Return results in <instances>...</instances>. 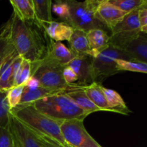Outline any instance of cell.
<instances>
[{"label":"cell","instance_id":"cell-34","mask_svg":"<svg viewBox=\"0 0 147 147\" xmlns=\"http://www.w3.org/2000/svg\"><path fill=\"white\" fill-rule=\"evenodd\" d=\"M139 18L141 27L147 24V0H145L144 3L139 9ZM142 28V27H141Z\"/></svg>","mask_w":147,"mask_h":147},{"label":"cell","instance_id":"cell-18","mask_svg":"<svg viewBox=\"0 0 147 147\" xmlns=\"http://www.w3.org/2000/svg\"><path fill=\"white\" fill-rule=\"evenodd\" d=\"M82 87L83 86L79 88L66 90L65 93L72 100H73V102L77 106H78L82 110L84 111L88 115L94 112L101 111V110L89 99Z\"/></svg>","mask_w":147,"mask_h":147},{"label":"cell","instance_id":"cell-3","mask_svg":"<svg viewBox=\"0 0 147 147\" xmlns=\"http://www.w3.org/2000/svg\"><path fill=\"white\" fill-rule=\"evenodd\" d=\"M31 105L43 114L62 121L70 119L84 121L88 116L65 92L37 100Z\"/></svg>","mask_w":147,"mask_h":147},{"label":"cell","instance_id":"cell-4","mask_svg":"<svg viewBox=\"0 0 147 147\" xmlns=\"http://www.w3.org/2000/svg\"><path fill=\"white\" fill-rule=\"evenodd\" d=\"M66 2L69 7V16L65 23L73 29L82 30L86 33L95 29L103 30L107 29L96 17V10L100 0L84 1L66 0Z\"/></svg>","mask_w":147,"mask_h":147},{"label":"cell","instance_id":"cell-17","mask_svg":"<svg viewBox=\"0 0 147 147\" xmlns=\"http://www.w3.org/2000/svg\"><path fill=\"white\" fill-rule=\"evenodd\" d=\"M34 7L35 23L39 27L45 24H47L53 20L52 17V5L53 1L51 0H32Z\"/></svg>","mask_w":147,"mask_h":147},{"label":"cell","instance_id":"cell-32","mask_svg":"<svg viewBox=\"0 0 147 147\" xmlns=\"http://www.w3.org/2000/svg\"><path fill=\"white\" fill-rule=\"evenodd\" d=\"M11 45L8 28L6 24H4L1 28V34H0V57L7 52Z\"/></svg>","mask_w":147,"mask_h":147},{"label":"cell","instance_id":"cell-33","mask_svg":"<svg viewBox=\"0 0 147 147\" xmlns=\"http://www.w3.org/2000/svg\"><path fill=\"white\" fill-rule=\"evenodd\" d=\"M63 78L67 85H73L78 80V76L74 70L68 66H65L63 71Z\"/></svg>","mask_w":147,"mask_h":147},{"label":"cell","instance_id":"cell-22","mask_svg":"<svg viewBox=\"0 0 147 147\" xmlns=\"http://www.w3.org/2000/svg\"><path fill=\"white\" fill-rule=\"evenodd\" d=\"M14 14L21 20L32 22L35 20L32 0H11Z\"/></svg>","mask_w":147,"mask_h":147},{"label":"cell","instance_id":"cell-27","mask_svg":"<svg viewBox=\"0 0 147 147\" xmlns=\"http://www.w3.org/2000/svg\"><path fill=\"white\" fill-rule=\"evenodd\" d=\"M24 85L14 86L7 93V99L10 109H14L20 104L23 91H24Z\"/></svg>","mask_w":147,"mask_h":147},{"label":"cell","instance_id":"cell-30","mask_svg":"<svg viewBox=\"0 0 147 147\" xmlns=\"http://www.w3.org/2000/svg\"><path fill=\"white\" fill-rule=\"evenodd\" d=\"M30 129L32 131L33 134L36 136L37 141L40 144L42 147H65L64 145L60 144V142H58L57 140L53 139V138L49 137V136H46V135L43 134L40 132L32 130L31 129Z\"/></svg>","mask_w":147,"mask_h":147},{"label":"cell","instance_id":"cell-2","mask_svg":"<svg viewBox=\"0 0 147 147\" xmlns=\"http://www.w3.org/2000/svg\"><path fill=\"white\" fill-rule=\"evenodd\" d=\"M10 113L30 129L53 138L62 144H67L60 131L62 121L43 114L31 104H20L10 109Z\"/></svg>","mask_w":147,"mask_h":147},{"label":"cell","instance_id":"cell-19","mask_svg":"<svg viewBox=\"0 0 147 147\" xmlns=\"http://www.w3.org/2000/svg\"><path fill=\"white\" fill-rule=\"evenodd\" d=\"M90 100L101 111H111L108 106L104 92L103 86L98 82H93V83L82 87Z\"/></svg>","mask_w":147,"mask_h":147},{"label":"cell","instance_id":"cell-28","mask_svg":"<svg viewBox=\"0 0 147 147\" xmlns=\"http://www.w3.org/2000/svg\"><path fill=\"white\" fill-rule=\"evenodd\" d=\"M10 108L7 99V93L0 92V127H5L9 123Z\"/></svg>","mask_w":147,"mask_h":147},{"label":"cell","instance_id":"cell-14","mask_svg":"<svg viewBox=\"0 0 147 147\" xmlns=\"http://www.w3.org/2000/svg\"><path fill=\"white\" fill-rule=\"evenodd\" d=\"M119 48L132 56L136 60L147 63V34L141 32L140 34L131 41L125 43Z\"/></svg>","mask_w":147,"mask_h":147},{"label":"cell","instance_id":"cell-21","mask_svg":"<svg viewBox=\"0 0 147 147\" xmlns=\"http://www.w3.org/2000/svg\"><path fill=\"white\" fill-rule=\"evenodd\" d=\"M70 50L76 55H89L90 49L87 39V33L80 30L73 29V32L69 40Z\"/></svg>","mask_w":147,"mask_h":147},{"label":"cell","instance_id":"cell-11","mask_svg":"<svg viewBox=\"0 0 147 147\" xmlns=\"http://www.w3.org/2000/svg\"><path fill=\"white\" fill-rule=\"evenodd\" d=\"M46 53L45 58L65 67L75 57V54L64 44L49 38L45 34Z\"/></svg>","mask_w":147,"mask_h":147},{"label":"cell","instance_id":"cell-7","mask_svg":"<svg viewBox=\"0 0 147 147\" xmlns=\"http://www.w3.org/2000/svg\"><path fill=\"white\" fill-rule=\"evenodd\" d=\"M139 9H136L126 14L123 19L111 30V44L120 47L140 34L142 27L139 22Z\"/></svg>","mask_w":147,"mask_h":147},{"label":"cell","instance_id":"cell-9","mask_svg":"<svg viewBox=\"0 0 147 147\" xmlns=\"http://www.w3.org/2000/svg\"><path fill=\"white\" fill-rule=\"evenodd\" d=\"M93 57L89 55H76L67 65L73 69L78 76L77 84L84 86L96 82L93 70Z\"/></svg>","mask_w":147,"mask_h":147},{"label":"cell","instance_id":"cell-35","mask_svg":"<svg viewBox=\"0 0 147 147\" xmlns=\"http://www.w3.org/2000/svg\"><path fill=\"white\" fill-rule=\"evenodd\" d=\"M14 50H15V49H14V47H13L12 45H10V47L8 48V50H7V52H6V53H4V54L1 57H0V70H1V65H2L3 63H4V59H5V57H7V55L9 54V53H11V52L13 51Z\"/></svg>","mask_w":147,"mask_h":147},{"label":"cell","instance_id":"cell-37","mask_svg":"<svg viewBox=\"0 0 147 147\" xmlns=\"http://www.w3.org/2000/svg\"><path fill=\"white\" fill-rule=\"evenodd\" d=\"M15 147H20V146H19V145L18 144H17V143H16V142H15Z\"/></svg>","mask_w":147,"mask_h":147},{"label":"cell","instance_id":"cell-12","mask_svg":"<svg viewBox=\"0 0 147 147\" xmlns=\"http://www.w3.org/2000/svg\"><path fill=\"white\" fill-rule=\"evenodd\" d=\"M65 90H53L46 88L39 84L37 80L33 78H30L27 83L24 85V91L22 97L20 104H32L34 101L48 96L63 93Z\"/></svg>","mask_w":147,"mask_h":147},{"label":"cell","instance_id":"cell-6","mask_svg":"<svg viewBox=\"0 0 147 147\" xmlns=\"http://www.w3.org/2000/svg\"><path fill=\"white\" fill-rule=\"evenodd\" d=\"M117 60L137 61L126 51L110 43L104 50L93 57L92 65L96 82L99 78L109 77L120 72L116 64Z\"/></svg>","mask_w":147,"mask_h":147},{"label":"cell","instance_id":"cell-5","mask_svg":"<svg viewBox=\"0 0 147 147\" xmlns=\"http://www.w3.org/2000/svg\"><path fill=\"white\" fill-rule=\"evenodd\" d=\"M64 66L42 57L32 63L31 77L42 87L53 90H69L79 88L81 86L75 83L67 85L63 76Z\"/></svg>","mask_w":147,"mask_h":147},{"label":"cell","instance_id":"cell-8","mask_svg":"<svg viewBox=\"0 0 147 147\" xmlns=\"http://www.w3.org/2000/svg\"><path fill=\"white\" fill-rule=\"evenodd\" d=\"M60 131L66 143L73 147H102L87 131L83 120L64 121Z\"/></svg>","mask_w":147,"mask_h":147},{"label":"cell","instance_id":"cell-29","mask_svg":"<svg viewBox=\"0 0 147 147\" xmlns=\"http://www.w3.org/2000/svg\"><path fill=\"white\" fill-rule=\"evenodd\" d=\"M0 147H15L14 136L9 125L0 127Z\"/></svg>","mask_w":147,"mask_h":147},{"label":"cell","instance_id":"cell-36","mask_svg":"<svg viewBox=\"0 0 147 147\" xmlns=\"http://www.w3.org/2000/svg\"><path fill=\"white\" fill-rule=\"evenodd\" d=\"M141 31H142V32L146 33L147 34V24L146 25L144 26V27H142V28H141Z\"/></svg>","mask_w":147,"mask_h":147},{"label":"cell","instance_id":"cell-13","mask_svg":"<svg viewBox=\"0 0 147 147\" xmlns=\"http://www.w3.org/2000/svg\"><path fill=\"white\" fill-rule=\"evenodd\" d=\"M127 14L112 5L108 0H100L96 10V19L110 30Z\"/></svg>","mask_w":147,"mask_h":147},{"label":"cell","instance_id":"cell-31","mask_svg":"<svg viewBox=\"0 0 147 147\" xmlns=\"http://www.w3.org/2000/svg\"><path fill=\"white\" fill-rule=\"evenodd\" d=\"M52 10L65 22L69 16V7L66 1H57L52 5Z\"/></svg>","mask_w":147,"mask_h":147},{"label":"cell","instance_id":"cell-23","mask_svg":"<svg viewBox=\"0 0 147 147\" xmlns=\"http://www.w3.org/2000/svg\"><path fill=\"white\" fill-rule=\"evenodd\" d=\"M103 90L108 106L111 111L123 115H129L131 112L127 107L123 98L116 90L104 87Z\"/></svg>","mask_w":147,"mask_h":147},{"label":"cell","instance_id":"cell-15","mask_svg":"<svg viewBox=\"0 0 147 147\" xmlns=\"http://www.w3.org/2000/svg\"><path fill=\"white\" fill-rule=\"evenodd\" d=\"M42 29L49 38L60 42L64 40L69 41L73 32V27L63 22H57L52 21L49 24L43 25Z\"/></svg>","mask_w":147,"mask_h":147},{"label":"cell","instance_id":"cell-24","mask_svg":"<svg viewBox=\"0 0 147 147\" xmlns=\"http://www.w3.org/2000/svg\"><path fill=\"white\" fill-rule=\"evenodd\" d=\"M117 67L120 72L121 71H131L137 72L147 74V63H142L139 61H125V60H116Z\"/></svg>","mask_w":147,"mask_h":147},{"label":"cell","instance_id":"cell-10","mask_svg":"<svg viewBox=\"0 0 147 147\" xmlns=\"http://www.w3.org/2000/svg\"><path fill=\"white\" fill-rule=\"evenodd\" d=\"M9 126L14 136V142L20 147H42L32 131L11 113Z\"/></svg>","mask_w":147,"mask_h":147},{"label":"cell","instance_id":"cell-1","mask_svg":"<svg viewBox=\"0 0 147 147\" xmlns=\"http://www.w3.org/2000/svg\"><path fill=\"white\" fill-rule=\"evenodd\" d=\"M32 22H24L13 13L6 22L8 28L10 42L19 55L32 63L40 60L46 53L45 33L42 34L38 26L34 27Z\"/></svg>","mask_w":147,"mask_h":147},{"label":"cell","instance_id":"cell-16","mask_svg":"<svg viewBox=\"0 0 147 147\" xmlns=\"http://www.w3.org/2000/svg\"><path fill=\"white\" fill-rule=\"evenodd\" d=\"M111 37L106 30L95 29L87 32V39L90 49V56L95 57L104 50L110 44Z\"/></svg>","mask_w":147,"mask_h":147},{"label":"cell","instance_id":"cell-26","mask_svg":"<svg viewBox=\"0 0 147 147\" xmlns=\"http://www.w3.org/2000/svg\"><path fill=\"white\" fill-rule=\"evenodd\" d=\"M109 3L124 12L129 13L139 9L145 0H108Z\"/></svg>","mask_w":147,"mask_h":147},{"label":"cell","instance_id":"cell-20","mask_svg":"<svg viewBox=\"0 0 147 147\" xmlns=\"http://www.w3.org/2000/svg\"><path fill=\"white\" fill-rule=\"evenodd\" d=\"M23 58L17 56L11 65L0 76V92L7 93L14 86L15 78L20 69Z\"/></svg>","mask_w":147,"mask_h":147},{"label":"cell","instance_id":"cell-25","mask_svg":"<svg viewBox=\"0 0 147 147\" xmlns=\"http://www.w3.org/2000/svg\"><path fill=\"white\" fill-rule=\"evenodd\" d=\"M32 63L29 60L23 59L20 69L15 78L14 86L25 85L31 78Z\"/></svg>","mask_w":147,"mask_h":147}]
</instances>
